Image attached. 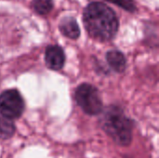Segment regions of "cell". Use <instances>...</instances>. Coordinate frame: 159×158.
<instances>
[{"instance_id": "cell-1", "label": "cell", "mask_w": 159, "mask_h": 158, "mask_svg": "<svg viewBox=\"0 0 159 158\" xmlns=\"http://www.w3.org/2000/svg\"><path fill=\"white\" fill-rule=\"evenodd\" d=\"M83 23L92 38L106 42L117 34L119 22L114 10L100 2L90 3L84 10Z\"/></svg>"}, {"instance_id": "cell-2", "label": "cell", "mask_w": 159, "mask_h": 158, "mask_svg": "<svg viewBox=\"0 0 159 158\" xmlns=\"http://www.w3.org/2000/svg\"><path fill=\"white\" fill-rule=\"evenodd\" d=\"M100 119L102 130L118 145L129 146L133 138L135 121L126 115L124 110L118 105H110L103 109Z\"/></svg>"}, {"instance_id": "cell-3", "label": "cell", "mask_w": 159, "mask_h": 158, "mask_svg": "<svg viewBox=\"0 0 159 158\" xmlns=\"http://www.w3.org/2000/svg\"><path fill=\"white\" fill-rule=\"evenodd\" d=\"M75 100L81 110L91 116L101 115L104 109L99 89L89 83H82L75 88Z\"/></svg>"}, {"instance_id": "cell-4", "label": "cell", "mask_w": 159, "mask_h": 158, "mask_svg": "<svg viewBox=\"0 0 159 158\" xmlns=\"http://www.w3.org/2000/svg\"><path fill=\"white\" fill-rule=\"evenodd\" d=\"M25 102L17 88L4 90L0 94V115L13 121L19 119L24 113Z\"/></svg>"}, {"instance_id": "cell-5", "label": "cell", "mask_w": 159, "mask_h": 158, "mask_svg": "<svg viewBox=\"0 0 159 158\" xmlns=\"http://www.w3.org/2000/svg\"><path fill=\"white\" fill-rule=\"evenodd\" d=\"M65 53L63 49L57 45L48 46L45 51V62L47 67L52 71H60L65 63Z\"/></svg>"}, {"instance_id": "cell-6", "label": "cell", "mask_w": 159, "mask_h": 158, "mask_svg": "<svg viewBox=\"0 0 159 158\" xmlns=\"http://www.w3.org/2000/svg\"><path fill=\"white\" fill-rule=\"evenodd\" d=\"M105 57L107 63L112 70L118 74L125 72L127 68V59L123 52L116 49H112L106 53Z\"/></svg>"}, {"instance_id": "cell-7", "label": "cell", "mask_w": 159, "mask_h": 158, "mask_svg": "<svg viewBox=\"0 0 159 158\" xmlns=\"http://www.w3.org/2000/svg\"><path fill=\"white\" fill-rule=\"evenodd\" d=\"M59 28L61 33L70 39H77L80 35V28L76 20L72 17H64L61 19Z\"/></svg>"}, {"instance_id": "cell-8", "label": "cell", "mask_w": 159, "mask_h": 158, "mask_svg": "<svg viewBox=\"0 0 159 158\" xmlns=\"http://www.w3.org/2000/svg\"><path fill=\"white\" fill-rule=\"evenodd\" d=\"M16 132V127L13 121L4 118L0 115V139H10Z\"/></svg>"}, {"instance_id": "cell-9", "label": "cell", "mask_w": 159, "mask_h": 158, "mask_svg": "<svg viewBox=\"0 0 159 158\" xmlns=\"http://www.w3.org/2000/svg\"><path fill=\"white\" fill-rule=\"evenodd\" d=\"M34 9L39 14H48L53 8V0H33Z\"/></svg>"}, {"instance_id": "cell-10", "label": "cell", "mask_w": 159, "mask_h": 158, "mask_svg": "<svg viewBox=\"0 0 159 158\" xmlns=\"http://www.w3.org/2000/svg\"><path fill=\"white\" fill-rule=\"evenodd\" d=\"M107 1L117 5L118 7H121L122 8L129 12H134L137 9L133 0H107Z\"/></svg>"}]
</instances>
